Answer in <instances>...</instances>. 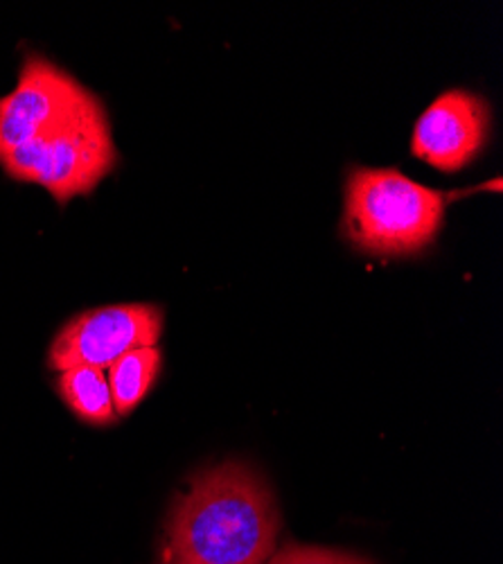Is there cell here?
Segmentation results:
<instances>
[{
  "label": "cell",
  "mask_w": 503,
  "mask_h": 564,
  "mask_svg": "<svg viewBox=\"0 0 503 564\" xmlns=\"http://www.w3.org/2000/svg\"><path fill=\"white\" fill-rule=\"evenodd\" d=\"M163 333V310L152 303H122L86 310L55 335L48 350L53 370L77 366L109 368L129 350L156 346Z\"/></svg>",
  "instance_id": "obj_4"
},
{
  "label": "cell",
  "mask_w": 503,
  "mask_h": 564,
  "mask_svg": "<svg viewBox=\"0 0 503 564\" xmlns=\"http://www.w3.org/2000/svg\"><path fill=\"white\" fill-rule=\"evenodd\" d=\"M96 93L43 55H25L19 84L0 98V156L79 111Z\"/></svg>",
  "instance_id": "obj_5"
},
{
  "label": "cell",
  "mask_w": 503,
  "mask_h": 564,
  "mask_svg": "<svg viewBox=\"0 0 503 564\" xmlns=\"http://www.w3.org/2000/svg\"><path fill=\"white\" fill-rule=\"evenodd\" d=\"M57 393L86 425L107 427L118 420L105 370L77 366L59 372Z\"/></svg>",
  "instance_id": "obj_7"
},
{
  "label": "cell",
  "mask_w": 503,
  "mask_h": 564,
  "mask_svg": "<svg viewBox=\"0 0 503 564\" xmlns=\"http://www.w3.org/2000/svg\"><path fill=\"white\" fill-rule=\"evenodd\" d=\"M116 161L111 122L98 96L64 122L0 156L10 178L43 187L59 206L94 193L113 172Z\"/></svg>",
  "instance_id": "obj_3"
},
{
  "label": "cell",
  "mask_w": 503,
  "mask_h": 564,
  "mask_svg": "<svg viewBox=\"0 0 503 564\" xmlns=\"http://www.w3.org/2000/svg\"><path fill=\"white\" fill-rule=\"evenodd\" d=\"M266 564H378L375 560L337 551L324 546H303V544H287L278 553H273Z\"/></svg>",
  "instance_id": "obj_9"
},
{
  "label": "cell",
  "mask_w": 503,
  "mask_h": 564,
  "mask_svg": "<svg viewBox=\"0 0 503 564\" xmlns=\"http://www.w3.org/2000/svg\"><path fill=\"white\" fill-rule=\"evenodd\" d=\"M163 366V355L156 346L135 348L109 366V389L118 417L129 415L152 391Z\"/></svg>",
  "instance_id": "obj_8"
},
{
  "label": "cell",
  "mask_w": 503,
  "mask_h": 564,
  "mask_svg": "<svg viewBox=\"0 0 503 564\" xmlns=\"http://www.w3.org/2000/svg\"><path fill=\"white\" fill-rule=\"evenodd\" d=\"M445 206L447 195L397 170L354 167L346 183L343 230L369 256H414L436 240Z\"/></svg>",
  "instance_id": "obj_2"
},
{
  "label": "cell",
  "mask_w": 503,
  "mask_h": 564,
  "mask_svg": "<svg viewBox=\"0 0 503 564\" xmlns=\"http://www.w3.org/2000/svg\"><path fill=\"white\" fill-rule=\"evenodd\" d=\"M278 529L281 512L262 475L228 460L174 499L161 564H266Z\"/></svg>",
  "instance_id": "obj_1"
},
{
  "label": "cell",
  "mask_w": 503,
  "mask_h": 564,
  "mask_svg": "<svg viewBox=\"0 0 503 564\" xmlns=\"http://www.w3.org/2000/svg\"><path fill=\"white\" fill-rule=\"evenodd\" d=\"M488 105L468 90H447L418 118L411 152L436 170L459 172L488 140Z\"/></svg>",
  "instance_id": "obj_6"
}]
</instances>
